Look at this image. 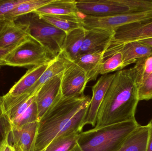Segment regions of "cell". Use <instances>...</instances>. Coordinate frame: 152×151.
<instances>
[{
  "instance_id": "1",
  "label": "cell",
  "mask_w": 152,
  "mask_h": 151,
  "mask_svg": "<svg viewBox=\"0 0 152 151\" xmlns=\"http://www.w3.org/2000/svg\"><path fill=\"white\" fill-rule=\"evenodd\" d=\"M91 98L66 97L60 93L38 122L34 151L44 150L55 138L73 131L81 133Z\"/></svg>"
},
{
  "instance_id": "2",
  "label": "cell",
  "mask_w": 152,
  "mask_h": 151,
  "mask_svg": "<svg viewBox=\"0 0 152 151\" xmlns=\"http://www.w3.org/2000/svg\"><path fill=\"white\" fill-rule=\"evenodd\" d=\"M99 108L95 128L136 120L138 88L130 69L115 73Z\"/></svg>"
},
{
  "instance_id": "3",
  "label": "cell",
  "mask_w": 152,
  "mask_h": 151,
  "mask_svg": "<svg viewBox=\"0 0 152 151\" xmlns=\"http://www.w3.org/2000/svg\"><path fill=\"white\" fill-rule=\"evenodd\" d=\"M139 124L136 120L95 128L80 133L77 143L84 151H119Z\"/></svg>"
},
{
  "instance_id": "4",
  "label": "cell",
  "mask_w": 152,
  "mask_h": 151,
  "mask_svg": "<svg viewBox=\"0 0 152 151\" xmlns=\"http://www.w3.org/2000/svg\"><path fill=\"white\" fill-rule=\"evenodd\" d=\"M29 14L26 23L28 25L30 36L55 58L62 51L66 34L46 22L37 14Z\"/></svg>"
},
{
  "instance_id": "5",
  "label": "cell",
  "mask_w": 152,
  "mask_h": 151,
  "mask_svg": "<svg viewBox=\"0 0 152 151\" xmlns=\"http://www.w3.org/2000/svg\"><path fill=\"white\" fill-rule=\"evenodd\" d=\"M54 59L41 44L30 37L20 43L2 59L5 65L26 67L46 64Z\"/></svg>"
},
{
  "instance_id": "6",
  "label": "cell",
  "mask_w": 152,
  "mask_h": 151,
  "mask_svg": "<svg viewBox=\"0 0 152 151\" xmlns=\"http://www.w3.org/2000/svg\"><path fill=\"white\" fill-rule=\"evenodd\" d=\"M79 12L86 16L108 17L133 12L124 0H79L76 1Z\"/></svg>"
},
{
  "instance_id": "7",
  "label": "cell",
  "mask_w": 152,
  "mask_h": 151,
  "mask_svg": "<svg viewBox=\"0 0 152 151\" xmlns=\"http://www.w3.org/2000/svg\"><path fill=\"white\" fill-rule=\"evenodd\" d=\"M152 37V22L125 25L114 30V35L105 51L130 42L137 41Z\"/></svg>"
},
{
  "instance_id": "8",
  "label": "cell",
  "mask_w": 152,
  "mask_h": 151,
  "mask_svg": "<svg viewBox=\"0 0 152 151\" xmlns=\"http://www.w3.org/2000/svg\"><path fill=\"white\" fill-rule=\"evenodd\" d=\"M88 82L85 71L74 63L62 73L61 83V94L66 97L84 95Z\"/></svg>"
},
{
  "instance_id": "9",
  "label": "cell",
  "mask_w": 152,
  "mask_h": 151,
  "mask_svg": "<svg viewBox=\"0 0 152 151\" xmlns=\"http://www.w3.org/2000/svg\"><path fill=\"white\" fill-rule=\"evenodd\" d=\"M115 74L102 75L92 87V96L86 117L83 122L82 128L86 125L95 127L99 108L110 86Z\"/></svg>"
},
{
  "instance_id": "10",
  "label": "cell",
  "mask_w": 152,
  "mask_h": 151,
  "mask_svg": "<svg viewBox=\"0 0 152 151\" xmlns=\"http://www.w3.org/2000/svg\"><path fill=\"white\" fill-rule=\"evenodd\" d=\"M38 121L28 123L20 127H12L7 142L14 150L34 151Z\"/></svg>"
},
{
  "instance_id": "11",
  "label": "cell",
  "mask_w": 152,
  "mask_h": 151,
  "mask_svg": "<svg viewBox=\"0 0 152 151\" xmlns=\"http://www.w3.org/2000/svg\"><path fill=\"white\" fill-rule=\"evenodd\" d=\"M30 37L29 28L26 23L5 21L0 28V48L14 46Z\"/></svg>"
},
{
  "instance_id": "12",
  "label": "cell",
  "mask_w": 152,
  "mask_h": 151,
  "mask_svg": "<svg viewBox=\"0 0 152 151\" xmlns=\"http://www.w3.org/2000/svg\"><path fill=\"white\" fill-rule=\"evenodd\" d=\"M62 74L57 75L45 83L35 95L38 121L60 93Z\"/></svg>"
},
{
  "instance_id": "13",
  "label": "cell",
  "mask_w": 152,
  "mask_h": 151,
  "mask_svg": "<svg viewBox=\"0 0 152 151\" xmlns=\"http://www.w3.org/2000/svg\"><path fill=\"white\" fill-rule=\"evenodd\" d=\"M114 34V30L113 29H87L80 55L96 51H105Z\"/></svg>"
},
{
  "instance_id": "14",
  "label": "cell",
  "mask_w": 152,
  "mask_h": 151,
  "mask_svg": "<svg viewBox=\"0 0 152 151\" xmlns=\"http://www.w3.org/2000/svg\"><path fill=\"white\" fill-rule=\"evenodd\" d=\"M116 51L121 52L123 58L124 68L137 60L149 56L152 53V48L145 45L140 42H130L104 52V57H108Z\"/></svg>"
},
{
  "instance_id": "15",
  "label": "cell",
  "mask_w": 152,
  "mask_h": 151,
  "mask_svg": "<svg viewBox=\"0 0 152 151\" xmlns=\"http://www.w3.org/2000/svg\"><path fill=\"white\" fill-rule=\"evenodd\" d=\"M74 62L67 57L61 51L50 64L36 83L30 89L28 94L31 96L35 95L43 85L57 75L61 74Z\"/></svg>"
},
{
  "instance_id": "16",
  "label": "cell",
  "mask_w": 152,
  "mask_h": 151,
  "mask_svg": "<svg viewBox=\"0 0 152 151\" xmlns=\"http://www.w3.org/2000/svg\"><path fill=\"white\" fill-rule=\"evenodd\" d=\"M51 62L46 64L34 66L28 69L6 95L9 96L16 97L28 94L30 89L39 80Z\"/></svg>"
},
{
  "instance_id": "17",
  "label": "cell",
  "mask_w": 152,
  "mask_h": 151,
  "mask_svg": "<svg viewBox=\"0 0 152 151\" xmlns=\"http://www.w3.org/2000/svg\"><path fill=\"white\" fill-rule=\"evenodd\" d=\"M33 13L38 16H69L80 17L75 0H52Z\"/></svg>"
},
{
  "instance_id": "18",
  "label": "cell",
  "mask_w": 152,
  "mask_h": 151,
  "mask_svg": "<svg viewBox=\"0 0 152 151\" xmlns=\"http://www.w3.org/2000/svg\"><path fill=\"white\" fill-rule=\"evenodd\" d=\"M104 53L103 51L82 54L74 61V63L85 71L88 82L95 80L100 74Z\"/></svg>"
},
{
  "instance_id": "19",
  "label": "cell",
  "mask_w": 152,
  "mask_h": 151,
  "mask_svg": "<svg viewBox=\"0 0 152 151\" xmlns=\"http://www.w3.org/2000/svg\"><path fill=\"white\" fill-rule=\"evenodd\" d=\"M86 33L87 29L82 27L73 30L67 35L62 51L73 62L80 55Z\"/></svg>"
},
{
  "instance_id": "20",
  "label": "cell",
  "mask_w": 152,
  "mask_h": 151,
  "mask_svg": "<svg viewBox=\"0 0 152 151\" xmlns=\"http://www.w3.org/2000/svg\"><path fill=\"white\" fill-rule=\"evenodd\" d=\"M149 126L139 125L127 137L119 151H147Z\"/></svg>"
},
{
  "instance_id": "21",
  "label": "cell",
  "mask_w": 152,
  "mask_h": 151,
  "mask_svg": "<svg viewBox=\"0 0 152 151\" xmlns=\"http://www.w3.org/2000/svg\"><path fill=\"white\" fill-rule=\"evenodd\" d=\"M46 22L62 30L67 35L77 28L83 27L82 17L69 16H39Z\"/></svg>"
},
{
  "instance_id": "22",
  "label": "cell",
  "mask_w": 152,
  "mask_h": 151,
  "mask_svg": "<svg viewBox=\"0 0 152 151\" xmlns=\"http://www.w3.org/2000/svg\"><path fill=\"white\" fill-rule=\"evenodd\" d=\"M52 0H25L24 2L13 8L4 17L5 21H15L20 16L33 13L39 8L48 4Z\"/></svg>"
},
{
  "instance_id": "23",
  "label": "cell",
  "mask_w": 152,
  "mask_h": 151,
  "mask_svg": "<svg viewBox=\"0 0 152 151\" xmlns=\"http://www.w3.org/2000/svg\"><path fill=\"white\" fill-rule=\"evenodd\" d=\"M130 69L138 88L152 74V53L137 60Z\"/></svg>"
},
{
  "instance_id": "24",
  "label": "cell",
  "mask_w": 152,
  "mask_h": 151,
  "mask_svg": "<svg viewBox=\"0 0 152 151\" xmlns=\"http://www.w3.org/2000/svg\"><path fill=\"white\" fill-rule=\"evenodd\" d=\"M80 134L76 131L64 134L54 139L45 151H69L77 143Z\"/></svg>"
},
{
  "instance_id": "25",
  "label": "cell",
  "mask_w": 152,
  "mask_h": 151,
  "mask_svg": "<svg viewBox=\"0 0 152 151\" xmlns=\"http://www.w3.org/2000/svg\"><path fill=\"white\" fill-rule=\"evenodd\" d=\"M124 68L122 54L120 51H116L104 59L100 74L104 75L115 71L118 72Z\"/></svg>"
},
{
  "instance_id": "26",
  "label": "cell",
  "mask_w": 152,
  "mask_h": 151,
  "mask_svg": "<svg viewBox=\"0 0 152 151\" xmlns=\"http://www.w3.org/2000/svg\"><path fill=\"white\" fill-rule=\"evenodd\" d=\"M38 121V112L35 102V97L34 102L19 117L12 121V127H20L24 125L32 122Z\"/></svg>"
},
{
  "instance_id": "27",
  "label": "cell",
  "mask_w": 152,
  "mask_h": 151,
  "mask_svg": "<svg viewBox=\"0 0 152 151\" xmlns=\"http://www.w3.org/2000/svg\"><path fill=\"white\" fill-rule=\"evenodd\" d=\"M3 97L0 96V148L7 141L12 125L3 108Z\"/></svg>"
},
{
  "instance_id": "28",
  "label": "cell",
  "mask_w": 152,
  "mask_h": 151,
  "mask_svg": "<svg viewBox=\"0 0 152 151\" xmlns=\"http://www.w3.org/2000/svg\"><path fill=\"white\" fill-rule=\"evenodd\" d=\"M25 0H0V28L5 23L4 17L13 8Z\"/></svg>"
},
{
  "instance_id": "29",
  "label": "cell",
  "mask_w": 152,
  "mask_h": 151,
  "mask_svg": "<svg viewBox=\"0 0 152 151\" xmlns=\"http://www.w3.org/2000/svg\"><path fill=\"white\" fill-rule=\"evenodd\" d=\"M139 101L152 100V74L138 87Z\"/></svg>"
},
{
  "instance_id": "30",
  "label": "cell",
  "mask_w": 152,
  "mask_h": 151,
  "mask_svg": "<svg viewBox=\"0 0 152 151\" xmlns=\"http://www.w3.org/2000/svg\"><path fill=\"white\" fill-rule=\"evenodd\" d=\"M21 43L14 45V46H12V47H9V48H0V59H2L3 58H4L7 54H9L10 52L13 50L15 48H17L19 44Z\"/></svg>"
},
{
  "instance_id": "31",
  "label": "cell",
  "mask_w": 152,
  "mask_h": 151,
  "mask_svg": "<svg viewBox=\"0 0 152 151\" xmlns=\"http://www.w3.org/2000/svg\"><path fill=\"white\" fill-rule=\"evenodd\" d=\"M149 126V135L147 151H152V120L148 123Z\"/></svg>"
},
{
  "instance_id": "32",
  "label": "cell",
  "mask_w": 152,
  "mask_h": 151,
  "mask_svg": "<svg viewBox=\"0 0 152 151\" xmlns=\"http://www.w3.org/2000/svg\"><path fill=\"white\" fill-rule=\"evenodd\" d=\"M14 149L9 145L7 141L0 148V151H13Z\"/></svg>"
},
{
  "instance_id": "33",
  "label": "cell",
  "mask_w": 152,
  "mask_h": 151,
  "mask_svg": "<svg viewBox=\"0 0 152 151\" xmlns=\"http://www.w3.org/2000/svg\"><path fill=\"white\" fill-rule=\"evenodd\" d=\"M138 41L140 42V43L145 44V45H147V46L152 48V37L145 38V39L140 40Z\"/></svg>"
},
{
  "instance_id": "34",
  "label": "cell",
  "mask_w": 152,
  "mask_h": 151,
  "mask_svg": "<svg viewBox=\"0 0 152 151\" xmlns=\"http://www.w3.org/2000/svg\"><path fill=\"white\" fill-rule=\"evenodd\" d=\"M69 151H84L80 148V146L77 143Z\"/></svg>"
},
{
  "instance_id": "35",
  "label": "cell",
  "mask_w": 152,
  "mask_h": 151,
  "mask_svg": "<svg viewBox=\"0 0 152 151\" xmlns=\"http://www.w3.org/2000/svg\"><path fill=\"white\" fill-rule=\"evenodd\" d=\"M5 64L4 61L2 59H0V67L2 66H5Z\"/></svg>"
},
{
  "instance_id": "36",
  "label": "cell",
  "mask_w": 152,
  "mask_h": 151,
  "mask_svg": "<svg viewBox=\"0 0 152 151\" xmlns=\"http://www.w3.org/2000/svg\"><path fill=\"white\" fill-rule=\"evenodd\" d=\"M17 151L14 150V151Z\"/></svg>"
},
{
  "instance_id": "37",
  "label": "cell",
  "mask_w": 152,
  "mask_h": 151,
  "mask_svg": "<svg viewBox=\"0 0 152 151\" xmlns=\"http://www.w3.org/2000/svg\"><path fill=\"white\" fill-rule=\"evenodd\" d=\"M43 151H45V150H43Z\"/></svg>"
}]
</instances>
